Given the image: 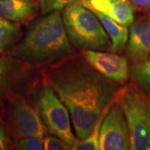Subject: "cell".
Segmentation results:
<instances>
[{
	"instance_id": "277c9868",
	"label": "cell",
	"mask_w": 150,
	"mask_h": 150,
	"mask_svg": "<svg viewBox=\"0 0 150 150\" xmlns=\"http://www.w3.org/2000/svg\"><path fill=\"white\" fill-rule=\"evenodd\" d=\"M115 100L129 126L131 149L150 150V95L134 82L119 88Z\"/></svg>"
},
{
	"instance_id": "30bf717a",
	"label": "cell",
	"mask_w": 150,
	"mask_h": 150,
	"mask_svg": "<svg viewBox=\"0 0 150 150\" xmlns=\"http://www.w3.org/2000/svg\"><path fill=\"white\" fill-rule=\"evenodd\" d=\"M81 4L125 27L130 26L134 21V7L130 0H83Z\"/></svg>"
},
{
	"instance_id": "52a82bcc",
	"label": "cell",
	"mask_w": 150,
	"mask_h": 150,
	"mask_svg": "<svg viewBox=\"0 0 150 150\" xmlns=\"http://www.w3.org/2000/svg\"><path fill=\"white\" fill-rule=\"evenodd\" d=\"M99 149H131L128 123L122 108L116 100L103 119L99 133Z\"/></svg>"
},
{
	"instance_id": "d6986e66",
	"label": "cell",
	"mask_w": 150,
	"mask_h": 150,
	"mask_svg": "<svg viewBox=\"0 0 150 150\" xmlns=\"http://www.w3.org/2000/svg\"><path fill=\"white\" fill-rule=\"evenodd\" d=\"M10 146H12L10 136L8 133L4 121H2L0 118V150L8 149Z\"/></svg>"
},
{
	"instance_id": "ba28073f",
	"label": "cell",
	"mask_w": 150,
	"mask_h": 150,
	"mask_svg": "<svg viewBox=\"0 0 150 150\" xmlns=\"http://www.w3.org/2000/svg\"><path fill=\"white\" fill-rule=\"evenodd\" d=\"M81 54L93 69L118 84H125L130 78L129 60L120 54L101 50H82Z\"/></svg>"
},
{
	"instance_id": "ffe728a7",
	"label": "cell",
	"mask_w": 150,
	"mask_h": 150,
	"mask_svg": "<svg viewBox=\"0 0 150 150\" xmlns=\"http://www.w3.org/2000/svg\"><path fill=\"white\" fill-rule=\"evenodd\" d=\"M130 1L137 8L150 13V0H130Z\"/></svg>"
},
{
	"instance_id": "4fadbf2b",
	"label": "cell",
	"mask_w": 150,
	"mask_h": 150,
	"mask_svg": "<svg viewBox=\"0 0 150 150\" xmlns=\"http://www.w3.org/2000/svg\"><path fill=\"white\" fill-rule=\"evenodd\" d=\"M23 31L20 24L0 16V54L13 48L21 38Z\"/></svg>"
},
{
	"instance_id": "e0dca14e",
	"label": "cell",
	"mask_w": 150,
	"mask_h": 150,
	"mask_svg": "<svg viewBox=\"0 0 150 150\" xmlns=\"http://www.w3.org/2000/svg\"><path fill=\"white\" fill-rule=\"evenodd\" d=\"M12 149L18 150H42L43 149V137H24L13 141Z\"/></svg>"
},
{
	"instance_id": "3957f363",
	"label": "cell",
	"mask_w": 150,
	"mask_h": 150,
	"mask_svg": "<svg viewBox=\"0 0 150 150\" xmlns=\"http://www.w3.org/2000/svg\"><path fill=\"white\" fill-rule=\"evenodd\" d=\"M62 17L67 35L75 48L112 52L111 40L98 18L81 3L67 6Z\"/></svg>"
},
{
	"instance_id": "7a4b0ae2",
	"label": "cell",
	"mask_w": 150,
	"mask_h": 150,
	"mask_svg": "<svg viewBox=\"0 0 150 150\" xmlns=\"http://www.w3.org/2000/svg\"><path fill=\"white\" fill-rule=\"evenodd\" d=\"M73 54L60 11L34 18L23 39L8 51L11 57L33 66L52 64Z\"/></svg>"
},
{
	"instance_id": "9c48e42d",
	"label": "cell",
	"mask_w": 150,
	"mask_h": 150,
	"mask_svg": "<svg viewBox=\"0 0 150 150\" xmlns=\"http://www.w3.org/2000/svg\"><path fill=\"white\" fill-rule=\"evenodd\" d=\"M125 57L132 64L146 61L150 57V18H141L130 25L124 49Z\"/></svg>"
},
{
	"instance_id": "ac0fdd59",
	"label": "cell",
	"mask_w": 150,
	"mask_h": 150,
	"mask_svg": "<svg viewBox=\"0 0 150 150\" xmlns=\"http://www.w3.org/2000/svg\"><path fill=\"white\" fill-rule=\"evenodd\" d=\"M43 149L44 150H69L71 149L69 145L63 139L55 136L48 135L43 138Z\"/></svg>"
},
{
	"instance_id": "8fae6325",
	"label": "cell",
	"mask_w": 150,
	"mask_h": 150,
	"mask_svg": "<svg viewBox=\"0 0 150 150\" xmlns=\"http://www.w3.org/2000/svg\"><path fill=\"white\" fill-rule=\"evenodd\" d=\"M37 0H0V16L18 24H28L39 13Z\"/></svg>"
},
{
	"instance_id": "6da1fadb",
	"label": "cell",
	"mask_w": 150,
	"mask_h": 150,
	"mask_svg": "<svg viewBox=\"0 0 150 150\" xmlns=\"http://www.w3.org/2000/svg\"><path fill=\"white\" fill-rule=\"evenodd\" d=\"M41 77L68 108L78 139L90 135L119 89V84L93 69L82 54L44 66Z\"/></svg>"
},
{
	"instance_id": "5b68a950",
	"label": "cell",
	"mask_w": 150,
	"mask_h": 150,
	"mask_svg": "<svg viewBox=\"0 0 150 150\" xmlns=\"http://www.w3.org/2000/svg\"><path fill=\"white\" fill-rule=\"evenodd\" d=\"M4 123L13 141L24 137H43L45 128L37 108L23 96L10 93L5 97Z\"/></svg>"
},
{
	"instance_id": "9a60e30c",
	"label": "cell",
	"mask_w": 150,
	"mask_h": 150,
	"mask_svg": "<svg viewBox=\"0 0 150 150\" xmlns=\"http://www.w3.org/2000/svg\"><path fill=\"white\" fill-rule=\"evenodd\" d=\"M0 57V98H4L10 93L9 80L11 70L15 64L17 59L11 57Z\"/></svg>"
},
{
	"instance_id": "5bb4252c",
	"label": "cell",
	"mask_w": 150,
	"mask_h": 150,
	"mask_svg": "<svg viewBox=\"0 0 150 150\" xmlns=\"http://www.w3.org/2000/svg\"><path fill=\"white\" fill-rule=\"evenodd\" d=\"M130 79L150 95V59L133 64L129 68Z\"/></svg>"
},
{
	"instance_id": "2e32d148",
	"label": "cell",
	"mask_w": 150,
	"mask_h": 150,
	"mask_svg": "<svg viewBox=\"0 0 150 150\" xmlns=\"http://www.w3.org/2000/svg\"><path fill=\"white\" fill-rule=\"evenodd\" d=\"M83 0H37L40 12L43 15L54 11L64 10L67 6L79 4Z\"/></svg>"
},
{
	"instance_id": "8992f818",
	"label": "cell",
	"mask_w": 150,
	"mask_h": 150,
	"mask_svg": "<svg viewBox=\"0 0 150 150\" xmlns=\"http://www.w3.org/2000/svg\"><path fill=\"white\" fill-rule=\"evenodd\" d=\"M43 85L38 96L37 109L44 128L48 134L60 138L72 149L78 139L72 130L69 112L54 89Z\"/></svg>"
},
{
	"instance_id": "7c38bea8",
	"label": "cell",
	"mask_w": 150,
	"mask_h": 150,
	"mask_svg": "<svg viewBox=\"0 0 150 150\" xmlns=\"http://www.w3.org/2000/svg\"><path fill=\"white\" fill-rule=\"evenodd\" d=\"M98 18L100 23L107 32L108 37L112 43V49L113 53L122 54L129 38V29L128 27L123 26L118 23L110 18L109 17L99 12L92 10Z\"/></svg>"
}]
</instances>
